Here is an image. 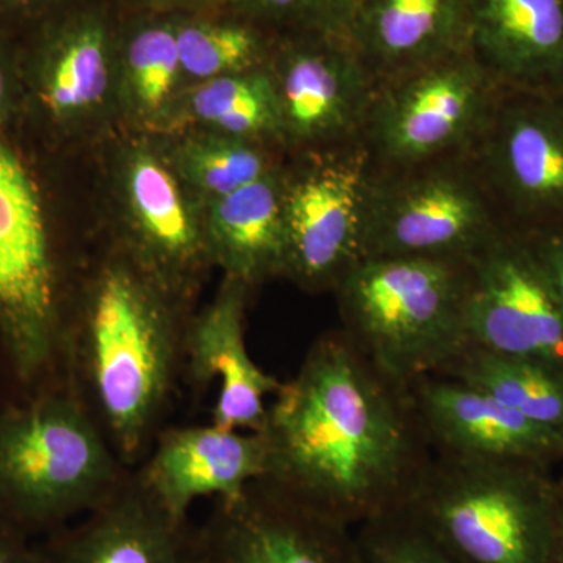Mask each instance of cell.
Returning a JSON list of instances; mask_svg holds the SVG:
<instances>
[{"label":"cell","mask_w":563,"mask_h":563,"mask_svg":"<svg viewBox=\"0 0 563 563\" xmlns=\"http://www.w3.org/2000/svg\"><path fill=\"white\" fill-rule=\"evenodd\" d=\"M261 432L266 479L352 529L402 509L433 455L412 385L380 372L342 331L307 351Z\"/></svg>","instance_id":"cell-1"},{"label":"cell","mask_w":563,"mask_h":563,"mask_svg":"<svg viewBox=\"0 0 563 563\" xmlns=\"http://www.w3.org/2000/svg\"><path fill=\"white\" fill-rule=\"evenodd\" d=\"M172 288L135 258L102 265L76 321L63 324L60 380L129 468L150 454L184 379Z\"/></svg>","instance_id":"cell-2"},{"label":"cell","mask_w":563,"mask_h":563,"mask_svg":"<svg viewBox=\"0 0 563 563\" xmlns=\"http://www.w3.org/2000/svg\"><path fill=\"white\" fill-rule=\"evenodd\" d=\"M132 470L62 380L0 410V523L33 540L109 499Z\"/></svg>","instance_id":"cell-3"},{"label":"cell","mask_w":563,"mask_h":563,"mask_svg":"<svg viewBox=\"0 0 563 563\" xmlns=\"http://www.w3.org/2000/svg\"><path fill=\"white\" fill-rule=\"evenodd\" d=\"M559 493L548 466L433 454L402 510L457 563H550Z\"/></svg>","instance_id":"cell-4"},{"label":"cell","mask_w":563,"mask_h":563,"mask_svg":"<svg viewBox=\"0 0 563 563\" xmlns=\"http://www.w3.org/2000/svg\"><path fill=\"white\" fill-rule=\"evenodd\" d=\"M335 292L340 331L396 383L435 376L468 346L466 262L365 257Z\"/></svg>","instance_id":"cell-5"},{"label":"cell","mask_w":563,"mask_h":563,"mask_svg":"<svg viewBox=\"0 0 563 563\" xmlns=\"http://www.w3.org/2000/svg\"><path fill=\"white\" fill-rule=\"evenodd\" d=\"M503 91L459 54L379 84L365 125L372 150L399 169L440 161L481 140Z\"/></svg>","instance_id":"cell-6"},{"label":"cell","mask_w":563,"mask_h":563,"mask_svg":"<svg viewBox=\"0 0 563 563\" xmlns=\"http://www.w3.org/2000/svg\"><path fill=\"white\" fill-rule=\"evenodd\" d=\"M373 181L365 257L466 262L507 231L483 179L451 165Z\"/></svg>","instance_id":"cell-7"},{"label":"cell","mask_w":563,"mask_h":563,"mask_svg":"<svg viewBox=\"0 0 563 563\" xmlns=\"http://www.w3.org/2000/svg\"><path fill=\"white\" fill-rule=\"evenodd\" d=\"M481 143L483 179L507 231L563 225V92L504 90Z\"/></svg>","instance_id":"cell-8"},{"label":"cell","mask_w":563,"mask_h":563,"mask_svg":"<svg viewBox=\"0 0 563 563\" xmlns=\"http://www.w3.org/2000/svg\"><path fill=\"white\" fill-rule=\"evenodd\" d=\"M465 332L472 346L563 369V301L520 233L466 261Z\"/></svg>","instance_id":"cell-9"},{"label":"cell","mask_w":563,"mask_h":563,"mask_svg":"<svg viewBox=\"0 0 563 563\" xmlns=\"http://www.w3.org/2000/svg\"><path fill=\"white\" fill-rule=\"evenodd\" d=\"M191 563H366L355 529L262 477L214 499L192 528Z\"/></svg>","instance_id":"cell-10"},{"label":"cell","mask_w":563,"mask_h":563,"mask_svg":"<svg viewBox=\"0 0 563 563\" xmlns=\"http://www.w3.org/2000/svg\"><path fill=\"white\" fill-rule=\"evenodd\" d=\"M365 147L318 163L284 188V276L309 290H333L365 258L373 179Z\"/></svg>","instance_id":"cell-11"},{"label":"cell","mask_w":563,"mask_h":563,"mask_svg":"<svg viewBox=\"0 0 563 563\" xmlns=\"http://www.w3.org/2000/svg\"><path fill=\"white\" fill-rule=\"evenodd\" d=\"M268 466L263 432L232 431L210 422L162 429L135 473L174 520L187 523L192 504L239 496L265 477Z\"/></svg>","instance_id":"cell-12"},{"label":"cell","mask_w":563,"mask_h":563,"mask_svg":"<svg viewBox=\"0 0 563 563\" xmlns=\"http://www.w3.org/2000/svg\"><path fill=\"white\" fill-rule=\"evenodd\" d=\"M250 287L225 277L217 298L188 322L184 380L198 398L217 385L211 424L232 431L261 432L269 398L280 380L251 357L244 339V310Z\"/></svg>","instance_id":"cell-13"},{"label":"cell","mask_w":563,"mask_h":563,"mask_svg":"<svg viewBox=\"0 0 563 563\" xmlns=\"http://www.w3.org/2000/svg\"><path fill=\"white\" fill-rule=\"evenodd\" d=\"M412 395L432 453L473 461L563 463V433L446 376H426Z\"/></svg>","instance_id":"cell-14"},{"label":"cell","mask_w":563,"mask_h":563,"mask_svg":"<svg viewBox=\"0 0 563 563\" xmlns=\"http://www.w3.org/2000/svg\"><path fill=\"white\" fill-rule=\"evenodd\" d=\"M192 526L174 520L135 468L109 499L35 540L38 563H191Z\"/></svg>","instance_id":"cell-15"},{"label":"cell","mask_w":563,"mask_h":563,"mask_svg":"<svg viewBox=\"0 0 563 563\" xmlns=\"http://www.w3.org/2000/svg\"><path fill=\"white\" fill-rule=\"evenodd\" d=\"M274 84L284 133L302 141L357 135L365 129L379 88L357 49L344 44L292 52Z\"/></svg>","instance_id":"cell-16"},{"label":"cell","mask_w":563,"mask_h":563,"mask_svg":"<svg viewBox=\"0 0 563 563\" xmlns=\"http://www.w3.org/2000/svg\"><path fill=\"white\" fill-rule=\"evenodd\" d=\"M474 58L503 90L563 92V0H466Z\"/></svg>","instance_id":"cell-17"},{"label":"cell","mask_w":563,"mask_h":563,"mask_svg":"<svg viewBox=\"0 0 563 563\" xmlns=\"http://www.w3.org/2000/svg\"><path fill=\"white\" fill-rule=\"evenodd\" d=\"M347 31L374 76L395 79L457 55L468 10L466 0H363Z\"/></svg>","instance_id":"cell-18"},{"label":"cell","mask_w":563,"mask_h":563,"mask_svg":"<svg viewBox=\"0 0 563 563\" xmlns=\"http://www.w3.org/2000/svg\"><path fill=\"white\" fill-rule=\"evenodd\" d=\"M128 195L135 224L132 257L177 295L196 269L211 262L206 232L185 206L173 174L151 154L136 155L129 166Z\"/></svg>","instance_id":"cell-19"},{"label":"cell","mask_w":563,"mask_h":563,"mask_svg":"<svg viewBox=\"0 0 563 563\" xmlns=\"http://www.w3.org/2000/svg\"><path fill=\"white\" fill-rule=\"evenodd\" d=\"M211 262L246 287L284 276V187L272 173L214 199L206 228Z\"/></svg>","instance_id":"cell-20"},{"label":"cell","mask_w":563,"mask_h":563,"mask_svg":"<svg viewBox=\"0 0 563 563\" xmlns=\"http://www.w3.org/2000/svg\"><path fill=\"white\" fill-rule=\"evenodd\" d=\"M435 376L461 380L528 420L563 433V369L559 366L468 344Z\"/></svg>","instance_id":"cell-21"},{"label":"cell","mask_w":563,"mask_h":563,"mask_svg":"<svg viewBox=\"0 0 563 563\" xmlns=\"http://www.w3.org/2000/svg\"><path fill=\"white\" fill-rule=\"evenodd\" d=\"M109 33L99 18L73 22L52 54L44 92L47 107L58 114H73L98 106L109 88Z\"/></svg>","instance_id":"cell-22"},{"label":"cell","mask_w":563,"mask_h":563,"mask_svg":"<svg viewBox=\"0 0 563 563\" xmlns=\"http://www.w3.org/2000/svg\"><path fill=\"white\" fill-rule=\"evenodd\" d=\"M191 107L199 120L228 136L250 141L284 133L276 84L255 69L207 80L192 95Z\"/></svg>","instance_id":"cell-23"},{"label":"cell","mask_w":563,"mask_h":563,"mask_svg":"<svg viewBox=\"0 0 563 563\" xmlns=\"http://www.w3.org/2000/svg\"><path fill=\"white\" fill-rule=\"evenodd\" d=\"M47 251L49 239L32 181L0 144V287L35 272Z\"/></svg>","instance_id":"cell-24"},{"label":"cell","mask_w":563,"mask_h":563,"mask_svg":"<svg viewBox=\"0 0 563 563\" xmlns=\"http://www.w3.org/2000/svg\"><path fill=\"white\" fill-rule=\"evenodd\" d=\"M176 29L181 73L213 80L255 69L261 41L251 29L224 22H184Z\"/></svg>","instance_id":"cell-25"},{"label":"cell","mask_w":563,"mask_h":563,"mask_svg":"<svg viewBox=\"0 0 563 563\" xmlns=\"http://www.w3.org/2000/svg\"><path fill=\"white\" fill-rule=\"evenodd\" d=\"M179 163L187 179L214 199L269 174L261 151L247 140L228 135L190 141L181 147Z\"/></svg>","instance_id":"cell-26"},{"label":"cell","mask_w":563,"mask_h":563,"mask_svg":"<svg viewBox=\"0 0 563 563\" xmlns=\"http://www.w3.org/2000/svg\"><path fill=\"white\" fill-rule=\"evenodd\" d=\"M125 68L141 109L146 113L161 110L172 98L181 73L174 25H146L133 33L125 47Z\"/></svg>","instance_id":"cell-27"},{"label":"cell","mask_w":563,"mask_h":563,"mask_svg":"<svg viewBox=\"0 0 563 563\" xmlns=\"http://www.w3.org/2000/svg\"><path fill=\"white\" fill-rule=\"evenodd\" d=\"M366 563H457L402 509L355 528Z\"/></svg>","instance_id":"cell-28"},{"label":"cell","mask_w":563,"mask_h":563,"mask_svg":"<svg viewBox=\"0 0 563 563\" xmlns=\"http://www.w3.org/2000/svg\"><path fill=\"white\" fill-rule=\"evenodd\" d=\"M523 236L563 301V225Z\"/></svg>","instance_id":"cell-29"},{"label":"cell","mask_w":563,"mask_h":563,"mask_svg":"<svg viewBox=\"0 0 563 563\" xmlns=\"http://www.w3.org/2000/svg\"><path fill=\"white\" fill-rule=\"evenodd\" d=\"M363 0H299V11L309 14L325 31L342 33L350 29Z\"/></svg>","instance_id":"cell-30"},{"label":"cell","mask_w":563,"mask_h":563,"mask_svg":"<svg viewBox=\"0 0 563 563\" xmlns=\"http://www.w3.org/2000/svg\"><path fill=\"white\" fill-rule=\"evenodd\" d=\"M0 563H38L35 540L0 523Z\"/></svg>","instance_id":"cell-31"},{"label":"cell","mask_w":563,"mask_h":563,"mask_svg":"<svg viewBox=\"0 0 563 563\" xmlns=\"http://www.w3.org/2000/svg\"><path fill=\"white\" fill-rule=\"evenodd\" d=\"M255 13L282 16L290 11L299 10V0H233Z\"/></svg>","instance_id":"cell-32"},{"label":"cell","mask_w":563,"mask_h":563,"mask_svg":"<svg viewBox=\"0 0 563 563\" xmlns=\"http://www.w3.org/2000/svg\"><path fill=\"white\" fill-rule=\"evenodd\" d=\"M550 563H563V479H561V493H559L558 520H555L553 551Z\"/></svg>","instance_id":"cell-33"},{"label":"cell","mask_w":563,"mask_h":563,"mask_svg":"<svg viewBox=\"0 0 563 563\" xmlns=\"http://www.w3.org/2000/svg\"><path fill=\"white\" fill-rule=\"evenodd\" d=\"M3 98V76L2 70H0V103H2Z\"/></svg>","instance_id":"cell-34"},{"label":"cell","mask_w":563,"mask_h":563,"mask_svg":"<svg viewBox=\"0 0 563 563\" xmlns=\"http://www.w3.org/2000/svg\"><path fill=\"white\" fill-rule=\"evenodd\" d=\"M0 2H7V3H24V2H32V0H0Z\"/></svg>","instance_id":"cell-35"},{"label":"cell","mask_w":563,"mask_h":563,"mask_svg":"<svg viewBox=\"0 0 563 563\" xmlns=\"http://www.w3.org/2000/svg\"><path fill=\"white\" fill-rule=\"evenodd\" d=\"M151 2L172 3V2H184V0H151Z\"/></svg>","instance_id":"cell-36"}]
</instances>
